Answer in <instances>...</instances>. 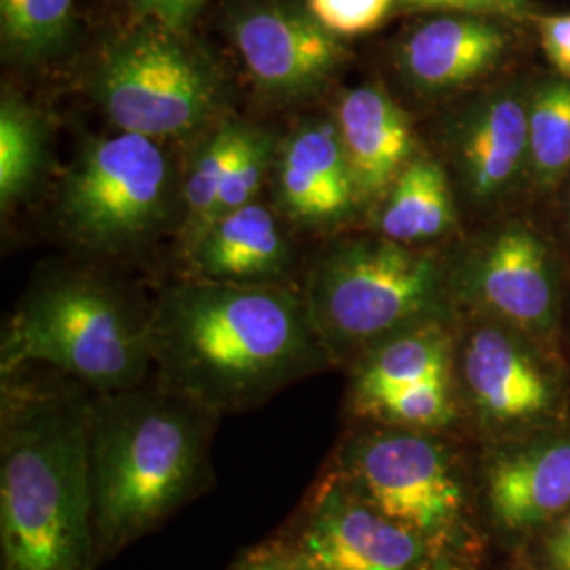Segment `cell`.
I'll return each instance as SVG.
<instances>
[{"mask_svg": "<svg viewBox=\"0 0 570 570\" xmlns=\"http://www.w3.org/2000/svg\"><path fill=\"white\" fill-rule=\"evenodd\" d=\"M165 387L209 414L256 406L330 362L305 298L277 284L195 279L150 315Z\"/></svg>", "mask_w": 570, "mask_h": 570, "instance_id": "cell-1", "label": "cell"}, {"mask_svg": "<svg viewBox=\"0 0 570 570\" xmlns=\"http://www.w3.org/2000/svg\"><path fill=\"white\" fill-rule=\"evenodd\" d=\"M207 410L171 389L98 393L87 406V461L98 556H115L204 487Z\"/></svg>", "mask_w": 570, "mask_h": 570, "instance_id": "cell-2", "label": "cell"}, {"mask_svg": "<svg viewBox=\"0 0 570 570\" xmlns=\"http://www.w3.org/2000/svg\"><path fill=\"white\" fill-rule=\"evenodd\" d=\"M87 406L37 400L4 412L0 570H94Z\"/></svg>", "mask_w": 570, "mask_h": 570, "instance_id": "cell-3", "label": "cell"}, {"mask_svg": "<svg viewBox=\"0 0 570 570\" xmlns=\"http://www.w3.org/2000/svg\"><path fill=\"white\" fill-rule=\"evenodd\" d=\"M53 366L98 393L140 387L153 362L150 317L110 287L60 277L30 292L2 338V372Z\"/></svg>", "mask_w": 570, "mask_h": 570, "instance_id": "cell-4", "label": "cell"}, {"mask_svg": "<svg viewBox=\"0 0 570 570\" xmlns=\"http://www.w3.org/2000/svg\"><path fill=\"white\" fill-rule=\"evenodd\" d=\"M303 298L327 357H360L391 334L440 320L444 273L431 252L353 239L313 266Z\"/></svg>", "mask_w": 570, "mask_h": 570, "instance_id": "cell-5", "label": "cell"}, {"mask_svg": "<svg viewBox=\"0 0 570 570\" xmlns=\"http://www.w3.org/2000/svg\"><path fill=\"white\" fill-rule=\"evenodd\" d=\"M176 35L165 26L140 28L96 68L89 96L117 129L161 142L188 138L216 117L220 82Z\"/></svg>", "mask_w": 570, "mask_h": 570, "instance_id": "cell-6", "label": "cell"}, {"mask_svg": "<svg viewBox=\"0 0 570 570\" xmlns=\"http://www.w3.org/2000/svg\"><path fill=\"white\" fill-rule=\"evenodd\" d=\"M171 207V167L161 142L117 129L82 146L66 174L60 218L94 249L142 244Z\"/></svg>", "mask_w": 570, "mask_h": 570, "instance_id": "cell-7", "label": "cell"}, {"mask_svg": "<svg viewBox=\"0 0 570 570\" xmlns=\"http://www.w3.org/2000/svg\"><path fill=\"white\" fill-rule=\"evenodd\" d=\"M341 475L387 518L423 534L429 543L459 527L465 497L449 450L429 431L374 429L343 454Z\"/></svg>", "mask_w": 570, "mask_h": 570, "instance_id": "cell-8", "label": "cell"}, {"mask_svg": "<svg viewBox=\"0 0 570 570\" xmlns=\"http://www.w3.org/2000/svg\"><path fill=\"white\" fill-rule=\"evenodd\" d=\"M459 372L469 407L494 444L562 421L560 383L515 327L497 320L471 327Z\"/></svg>", "mask_w": 570, "mask_h": 570, "instance_id": "cell-9", "label": "cell"}, {"mask_svg": "<svg viewBox=\"0 0 570 570\" xmlns=\"http://www.w3.org/2000/svg\"><path fill=\"white\" fill-rule=\"evenodd\" d=\"M431 546L334 473L317 492L294 553L308 570H423Z\"/></svg>", "mask_w": 570, "mask_h": 570, "instance_id": "cell-10", "label": "cell"}, {"mask_svg": "<svg viewBox=\"0 0 570 570\" xmlns=\"http://www.w3.org/2000/svg\"><path fill=\"white\" fill-rule=\"evenodd\" d=\"M494 527L508 534L548 529L570 511V423L497 442L484 465Z\"/></svg>", "mask_w": 570, "mask_h": 570, "instance_id": "cell-11", "label": "cell"}, {"mask_svg": "<svg viewBox=\"0 0 570 570\" xmlns=\"http://www.w3.org/2000/svg\"><path fill=\"white\" fill-rule=\"evenodd\" d=\"M469 301L534 343H550L558 327V284L541 239L510 226L475 252L461 277Z\"/></svg>", "mask_w": 570, "mask_h": 570, "instance_id": "cell-12", "label": "cell"}, {"mask_svg": "<svg viewBox=\"0 0 570 570\" xmlns=\"http://www.w3.org/2000/svg\"><path fill=\"white\" fill-rule=\"evenodd\" d=\"M235 45L254 82L275 98L313 94L345 58L338 35L311 11L261 7L235 21Z\"/></svg>", "mask_w": 570, "mask_h": 570, "instance_id": "cell-13", "label": "cell"}, {"mask_svg": "<svg viewBox=\"0 0 570 570\" xmlns=\"http://www.w3.org/2000/svg\"><path fill=\"white\" fill-rule=\"evenodd\" d=\"M520 96L497 91L469 106L452 127L459 183L473 204L501 199L529 164V115Z\"/></svg>", "mask_w": 570, "mask_h": 570, "instance_id": "cell-14", "label": "cell"}, {"mask_svg": "<svg viewBox=\"0 0 570 570\" xmlns=\"http://www.w3.org/2000/svg\"><path fill=\"white\" fill-rule=\"evenodd\" d=\"M275 161L277 199L294 223L336 225L360 205L334 119L301 125Z\"/></svg>", "mask_w": 570, "mask_h": 570, "instance_id": "cell-15", "label": "cell"}, {"mask_svg": "<svg viewBox=\"0 0 570 570\" xmlns=\"http://www.w3.org/2000/svg\"><path fill=\"white\" fill-rule=\"evenodd\" d=\"M334 122L360 204L385 197L414 159L406 112L381 85H360L341 96Z\"/></svg>", "mask_w": 570, "mask_h": 570, "instance_id": "cell-16", "label": "cell"}, {"mask_svg": "<svg viewBox=\"0 0 570 570\" xmlns=\"http://www.w3.org/2000/svg\"><path fill=\"white\" fill-rule=\"evenodd\" d=\"M508 49V35L480 16L431 20L402 49L407 79L425 91H449L490 72Z\"/></svg>", "mask_w": 570, "mask_h": 570, "instance_id": "cell-17", "label": "cell"}, {"mask_svg": "<svg viewBox=\"0 0 570 570\" xmlns=\"http://www.w3.org/2000/svg\"><path fill=\"white\" fill-rule=\"evenodd\" d=\"M190 254L197 277L205 282L273 284L289 265L284 230L261 202L218 218Z\"/></svg>", "mask_w": 570, "mask_h": 570, "instance_id": "cell-18", "label": "cell"}, {"mask_svg": "<svg viewBox=\"0 0 570 570\" xmlns=\"http://www.w3.org/2000/svg\"><path fill=\"white\" fill-rule=\"evenodd\" d=\"M452 338L440 320L406 327L370 346L353 374L355 412L400 389L433 379H450Z\"/></svg>", "mask_w": 570, "mask_h": 570, "instance_id": "cell-19", "label": "cell"}, {"mask_svg": "<svg viewBox=\"0 0 570 570\" xmlns=\"http://www.w3.org/2000/svg\"><path fill=\"white\" fill-rule=\"evenodd\" d=\"M383 199L379 230L397 244L433 242L450 233L456 220L449 176L433 159L414 157Z\"/></svg>", "mask_w": 570, "mask_h": 570, "instance_id": "cell-20", "label": "cell"}, {"mask_svg": "<svg viewBox=\"0 0 570 570\" xmlns=\"http://www.w3.org/2000/svg\"><path fill=\"white\" fill-rule=\"evenodd\" d=\"M47 164V125L41 112L13 94L0 104V205L23 199Z\"/></svg>", "mask_w": 570, "mask_h": 570, "instance_id": "cell-21", "label": "cell"}, {"mask_svg": "<svg viewBox=\"0 0 570 570\" xmlns=\"http://www.w3.org/2000/svg\"><path fill=\"white\" fill-rule=\"evenodd\" d=\"M245 127L244 122L233 121L218 125L188 165L183 184V235L188 247L197 244L212 223L220 188L244 140Z\"/></svg>", "mask_w": 570, "mask_h": 570, "instance_id": "cell-22", "label": "cell"}, {"mask_svg": "<svg viewBox=\"0 0 570 570\" xmlns=\"http://www.w3.org/2000/svg\"><path fill=\"white\" fill-rule=\"evenodd\" d=\"M529 165L543 186H553L570 167V81L539 87L529 106Z\"/></svg>", "mask_w": 570, "mask_h": 570, "instance_id": "cell-23", "label": "cell"}, {"mask_svg": "<svg viewBox=\"0 0 570 570\" xmlns=\"http://www.w3.org/2000/svg\"><path fill=\"white\" fill-rule=\"evenodd\" d=\"M357 414L389 428L435 431L454 421L456 404L450 391V379H433L381 395L357 410Z\"/></svg>", "mask_w": 570, "mask_h": 570, "instance_id": "cell-24", "label": "cell"}, {"mask_svg": "<svg viewBox=\"0 0 570 570\" xmlns=\"http://www.w3.org/2000/svg\"><path fill=\"white\" fill-rule=\"evenodd\" d=\"M75 0H0L2 35L21 56L56 49L70 26Z\"/></svg>", "mask_w": 570, "mask_h": 570, "instance_id": "cell-25", "label": "cell"}, {"mask_svg": "<svg viewBox=\"0 0 570 570\" xmlns=\"http://www.w3.org/2000/svg\"><path fill=\"white\" fill-rule=\"evenodd\" d=\"M273 161H275V144L271 140V136L247 125L244 140L239 144V150L220 188L209 226L226 214L256 202Z\"/></svg>", "mask_w": 570, "mask_h": 570, "instance_id": "cell-26", "label": "cell"}, {"mask_svg": "<svg viewBox=\"0 0 570 570\" xmlns=\"http://www.w3.org/2000/svg\"><path fill=\"white\" fill-rule=\"evenodd\" d=\"M395 0H308V11L334 35H364L381 26Z\"/></svg>", "mask_w": 570, "mask_h": 570, "instance_id": "cell-27", "label": "cell"}, {"mask_svg": "<svg viewBox=\"0 0 570 570\" xmlns=\"http://www.w3.org/2000/svg\"><path fill=\"white\" fill-rule=\"evenodd\" d=\"M423 7L463 11L465 16L510 20H522L530 13L529 0H425Z\"/></svg>", "mask_w": 570, "mask_h": 570, "instance_id": "cell-28", "label": "cell"}, {"mask_svg": "<svg viewBox=\"0 0 570 570\" xmlns=\"http://www.w3.org/2000/svg\"><path fill=\"white\" fill-rule=\"evenodd\" d=\"M541 45L551 66L570 81V16H550L539 21Z\"/></svg>", "mask_w": 570, "mask_h": 570, "instance_id": "cell-29", "label": "cell"}, {"mask_svg": "<svg viewBox=\"0 0 570 570\" xmlns=\"http://www.w3.org/2000/svg\"><path fill=\"white\" fill-rule=\"evenodd\" d=\"M144 16L153 18L171 32L186 28L193 16L199 11L204 0H134Z\"/></svg>", "mask_w": 570, "mask_h": 570, "instance_id": "cell-30", "label": "cell"}, {"mask_svg": "<svg viewBox=\"0 0 570 570\" xmlns=\"http://www.w3.org/2000/svg\"><path fill=\"white\" fill-rule=\"evenodd\" d=\"M541 553L551 569L570 570V511L541 530Z\"/></svg>", "mask_w": 570, "mask_h": 570, "instance_id": "cell-31", "label": "cell"}, {"mask_svg": "<svg viewBox=\"0 0 570 570\" xmlns=\"http://www.w3.org/2000/svg\"><path fill=\"white\" fill-rule=\"evenodd\" d=\"M239 570H308L294 550H271L247 560Z\"/></svg>", "mask_w": 570, "mask_h": 570, "instance_id": "cell-32", "label": "cell"}, {"mask_svg": "<svg viewBox=\"0 0 570 570\" xmlns=\"http://www.w3.org/2000/svg\"><path fill=\"white\" fill-rule=\"evenodd\" d=\"M402 2H406V4H414V7H423V2H425V0H402Z\"/></svg>", "mask_w": 570, "mask_h": 570, "instance_id": "cell-33", "label": "cell"}, {"mask_svg": "<svg viewBox=\"0 0 570 570\" xmlns=\"http://www.w3.org/2000/svg\"><path fill=\"white\" fill-rule=\"evenodd\" d=\"M543 570H556V569H551V567H548V569H543Z\"/></svg>", "mask_w": 570, "mask_h": 570, "instance_id": "cell-34", "label": "cell"}]
</instances>
